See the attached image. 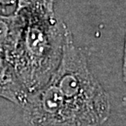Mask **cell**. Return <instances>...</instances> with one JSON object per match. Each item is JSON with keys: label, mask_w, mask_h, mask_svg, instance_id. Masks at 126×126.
Returning a JSON list of instances; mask_svg holds the SVG:
<instances>
[{"label": "cell", "mask_w": 126, "mask_h": 126, "mask_svg": "<svg viewBox=\"0 0 126 126\" xmlns=\"http://www.w3.org/2000/svg\"><path fill=\"white\" fill-rule=\"evenodd\" d=\"M52 82L72 108L81 126H98L108 119V94L91 73L84 51L75 44L67 27L62 56Z\"/></svg>", "instance_id": "obj_2"}, {"label": "cell", "mask_w": 126, "mask_h": 126, "mask_svg": "<svg viewBox=\"0 0 126 126\" xmlns=\"http://www.w3.org/2000/svg\"><path fill=\"white\" fill-rule=\"evenodd\" d=\"M25 24L14 50L7 58L28 93L48 84L62 56L67 25L55 16L19 12Z\"/></svg>", "instance_id": "obj_1"}, {"label": "cell", "mask_w": 126, "mask_h": 126, "mask_svg": "<svg viewBox=\"0 0 126 126\" xmlns=\"http://www.w3.org/2000/svg\"><path fill=\"white\" fill-rule=\"evenodd\" d=\"M28 94L12 64L6 57L0 55V97L23 107Z\"/></svg>", "instance_id": "obj_4"}, {"label": "cell", "mask_w": 126, "mask_h": 126, "mask_svg": "<svg viewBox=\"0 0 126 126\" xmlns=\"http://www.w3.org/2000/svg\"><path fill=\"white\" fill-rule=\"evenodd\" d=\"M123 72H124V78L126 81V37L125 43V50H124V63H123Z\"/></svg>", "instance_id": "obj_8"}, {"label": "cell", "mask_w": 126, "mask_h": 126, "mask_svg": "<svg viewBox=\"0 0 126 126\" xmlns=\"http://www.w3.org/2000/svg\"><path fill=\"white\" fill-rule=\"evenodd\" d=\"M17 0H0V7L6 8L7 7L16 4Z\"/></svg>", "instance_id": "obj_7"}, {"label": "cell", "mask_w": 126, "mask_h": 126, "mask_svg": "<svg viewBox=\"0 0 126 126\" xmlns=\"http://www.w3.org/2000/svg\"><path fill=\"white\" fill-rule=\"evenodd\" d=\"M25 24L20 13L7 14L0 7V55L6 59L14 50Z\"/></svg>", "instance_id": "obj_5"}, {"label": "cell", "mask_w": 126, "mask_h": 126, "mask_svg": "<svg viewBox=\"0 0 126 126\" xmlns=\"http://www.w3.org/2000/svg\"><path fill=\"white\" fill-rule=\"evenodd\" d=\"M55 1L56 0H17L14 12H26L55 16Z\"/></svg>", "instance_id": "obj_6"}, {"label": "cell", "mask_w": 126, "mask_h": 126, "mask_svg": "<svg viewBox=\"0 0 126 126\" xmlns=\"http://www.w3.org/2000/svg\"><path fill=\"white\" fill-rule=\"evenodd\" d=\"M22 108L29 126H81L60 90L50 81L29 93Z\"/></svg>", "instance_id": "obj_3"}]
</instances>
